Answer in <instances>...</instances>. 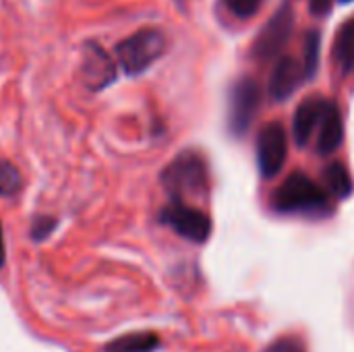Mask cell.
Segmentation results:
<instances>
[{"label": "cell", "instance_id": "52a82bcc", "mask_svg": "<svg viewBox=\"0 0 354 352\" xmlns=\"http://www.w3.org/2000/svg\"><path fill=\"white\" fill-rule=\"evenodd\" d=\"M257 168L263 178H274L286 164L288 135L282 122H268L257 135Z\"/></svg>", "mask_w": 354, "mask_h": 352}, {"label": "cell", "instance_id": "ac0fdd59", "mask_svg": "<svg viewBox=\"0 0 354 352\" xmlns=\"http://www.w3.org/2000/svg\"><path fill=\"white\" fill-rule=\"evenodd\" d=\"M263 352H307V344L299 336H282L268 344Z\"/></svg>", "mask_w": 354, "mask_h": 352}, {"label": "cell", "instance_id": "4fadbf2b", "mask_svg": "<svg viewBox=\"0 0 354 352\" xmlns=\"http://www.w3.org/2000/svg\"><path fill=\"white\" fill-rule=\"evenodd\" d=\"M162 346V340L153 332H133L112 340L104 352H156Z\"/></svg>", "mask_w": 354, "mask_h": 352}, {"label": "cell", "instance_id": "ffe728a7", "mask_svg": "<svg viewBox=\"0 0 354 352\" xmlns=\"http://www.w3.org/2000/svg\"><path fill=\"white\" fill-rule=\"evenodd\" d=\"M332 4H334V0H309L311 15H315V17H328L332 10Z\"/></svg>", "mask_w": 354, "mask_h": 352}, {"label": "cell", "instance_id": "44dd1931", "mask_svg": "<svg viewBox=\"0 0 354 352\" xmlns=\"http://www.w3.org/2000/svg\"><path fill=\"white\" fill-rule=\"evenodd\" d=\"M4 266V237H2V226H0V268Z\"/></svg>", "mask_w": 354, "mask_h": 352}, {"label": "cell", "instance_id": "277c9868", "mask_svg": "<svg viewBox=\"0 0 354 352\" xmlns=\"http://www.w3.org/2000/svg\"><path fill=\"white\" fill-rule=\"evenodd\" d=\"M261 106V87L251 77H241L228 91V131L243 137Z\"/></svg>", "mask_w": 354, "mask_h": 352}, {"label": "cell", "instance_id": "e0dca14e", "mask_svg": "<svg viewBox=\"0 0 354 352\" xmlns=\"http://www.w3.org/2000/svg\"><path fill=\"white\" fill-rule=\"evenodd\" d=\"M228 10L239 19H251L261 8L263 0H224Z\"/></svg>", "mask_w": 354, "mask_h": 352}, {"label": "cell", "instance_id": "2e32d148", "mask_svg": "<svg viewBox=\"0 0 354 352\" xmlns=\"http://www.w3.org/2000/svg\"><path fill=\"white\" fill-rule=\"evenodd\" d=\"M23 187V174L21 170L8 162L0 160V197H15Z\"/></svg>", "mask_w": 354, "mask_h": 352}, {"label": "cell", "instance_id": "d6986e66", "mask_svg": "<svg viewBox=\"0 0 354 352\" xmlns=\"http://www.w3.org/2000/svg\"><path fill=\"white\" fill-rule=\"evenodd\" d=\"M56 220L54 218H48V216H37L31 224V230H29V237L33 241H44L46 237H50V232L56 228Z\"/></svg>", "mask_w": 354, "mask_h": 352}, {"label": "cell", "instance_id": "6da1fadb", "mask_svg": "<svg viewBox=\"0 0 354 352\" xmlns=\"http://www.w3.org/2000/svg\"><path fill=\"white\" fill-rule=\"evenodd\" d=\"M270 203L278 214H297L326 218L332 214V201L326 189H322L313 178L303 172H292L288 178L272 193Z\"/></svg>", "mask_w": 354, "mask_h": 352}, {"label": "cell", "instance_id": "9a60e30c", "mask_svg": "<svg viewBox=\"0 0 354 352\" xmlns=\"http://www.w3.org/2000/svg\"><path fill=\"white\" fill-rule=\"evenodd\" d=\"M319 52H322V35L317 29H311L305 33V46H303V64L309 79H313L319 68Z\"/></svg>", "mask_w": 354, "mask_h": 352}, {"label": "cell", "instance_id": "9c48e42d", "mask_svg": "<svg viewBox=\"0 0 354 352\" xmlns=\"http://www.w3.org/2000/svg\"><path fill=\"white\" fill-rule=\"evenodd\" d=\"M307 71L303 60H297L295 56H282L270 77L268 91L274 102H286L297 93V89L307 81Z\"/></svg>", "mask_w": 354, "mask_h": 352}, {"label": "cell", "instance_id": "3957f363", "mask_svg": "<svg viewBox=\"0 0 354 352\" xmlns=\"http://www.w3.org/2000/svg\"><path fill=\"white\" fill-rule=\"evenodd\" d=\"M166 35L160 29L147 27L124 37L116 46V58L127 75H141L166 52Z\"/></svg>", "mask_w": 354, "mask_h": 352}, {"label": "cell", "instance_id": "5bb4252c", "mask_svg": "<svg viewBox=\"0 0 354 352\" xmlns=\"http://www.w3.org/2000/svg\"><path fill=\"white\" fill-rule=\"evenodd\" d=\"M324 183L326 189L336 197V199H346L351 197L354 191V183L348 168L340 162H332L326 170H324Z\"/></svg>", "mask_w": 354, "mask_h": 352}, {"label": "cell", "instance_id": "8992f818", "mask_svg": "<svg viewBox=\"0 0 354 352\" xmlns=\"http://www.w3.org/2000/svg\"><path fill=\"white\" fill-rule=\"evenodd\" d=\"M292 29H295V10L290 4H282L253 39V48H251L253 56L261 62L274 60L288 44Z\"/></svg>", "mask_w": 354, "mask_h": 352}, {"label": "cell", "instance_id": "30bf717a", "mask_svg": "<svg viewBox=\"0 0 354 352\" xmlns=\"http://www.w3.org/2000/svg\"><path fill=\"white\" fill-rule=\"evenodd\" d=\"M328 104H330V100H326L322 95H311L299 104V108L292 116V137L299 147H305L309 143L311 135L315 133V129L319 127V122L324 118Z\"/></svg>", "mask_w": 354, "mask_h": 352}, {"label": "cell", "instance_id": "7402d4cb", "mask_svg": "<svg viewBox=\"0 0 354 352\" xmlns=\"http://www.w3.org/2000/svg\"><path fill=\"white\" fill-rule=\"evenodd\" d=\"M340 4H351V2H354V0H338Z\"/></svg>", "mask_w": 354, "mask_h": 352}, {"label": "cell", "instance_id": "ba28073f", "mask_svg": "<svg viewBox=\"0 0 354 352\" xmlns=\"http://www.w3.org/2000/svg\"><path fill=\"white\" fill-rule=\"evenodd\" d=\"M81 81L91 91H100L116 81V64L100 44L89 41L83 48Z\"/></svg>", "mask_w": 354, "mask_h": 352}, {"label": "cell", "instance_id": "8fae6325", "mask_svg": "<svg viewBox=\"0 0 354 352\" xmlns=\"http://www.w3.org/2000/svg\"><path fill=\"white\" fill-rule=\"evenodd\" d=\"M344 141V118H342V112L340 108L330 102L326 112H324V118L319 122V133H317V154L319 156H330L334 154Z\"/></svg>", "mask_w": 354, "mask_h": 352}, {"label": "cell", "instance_id": "7a4b0ae2", "mask_svg": "<svg viewBox=\"0 0 354 352\" xmlns=\"http://www.w3.org/2000/svg\"><path fill=\"white\" fill-rule=\"evenodd\" d=\"M160 183L170 201L187 203V199L205 197L209 189L207 164L199 151L185 149L162 170Z\"/></svg>", "mask_w": 354, "mask_h": 352}, {"label": "cell", "instance_id": "5b68a950", "mask_svg": "<svg viewBox=\"0 0 354 352\" xmlns=\"http://www.w3.org/2000/svg\"><path fill=\"white\" fill-rule=\"evenodd\" d=\"M158 218L164 226L172 228L178 237L191 243H205L212 234L209 216L203 210L183 201H170L160 210Z\"/></svg>", "mask_w": 354, "mask_h": 352}, {"label": "cell", "instance_id": "7c38bea8", "mask_svg": "<svg viewBox=\"0 0 354 352\" xmlns=\"http://www.w3.org/2000/svg\"><path fill=\"white\" fill-rule=\"evenodd\" d=\"M332 60L342 77H353L354 75V17L342 23L334 37V48H332Z\"/></svg>", "mask_w": 354, "mask_h": 352}]
</instances>
